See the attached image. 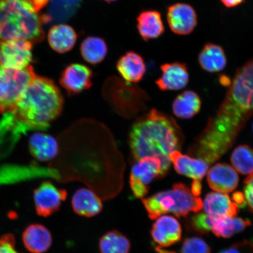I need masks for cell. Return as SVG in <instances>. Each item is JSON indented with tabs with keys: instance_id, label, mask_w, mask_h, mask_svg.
<instances>
[{
	"instance_id": "25",
	"label": "cell",
	"mask_w": 253,
	"mask_h": 253,
	"mask_svg": "<svg viewBox=\"0 0 253 253\" xmlns=\"http://www.w3.org/2000/svg\"><path fill=\"white\" fill-rule=\"evenodd\" d=\"M201 100L194 91L187 90L177 96L173 103L174 115L178 118L188 119L193 118L199 112Z\"/></svg>"
},
{
	"instance_id": "35",
	"label": "cell",
	"mask_w": 253,
	"mask_h": 253,
	"mask_svg": "<svg viewBox=\"0 0 253 253\" xmlns=\"http://www.w3.org/2000/svg\"><path fill=\"white\" fill-rule=\"evenodd\" d=\"M191 191L195 197H198L201 194L202 183L200 181H194L191 185Z\"/></svg>"
},
{
	"instance_id": "40",
	"label": "cell",
	"mask_w": 253,
	"mask_h": 253,
	"mask_svg": "<svg viewBox=\"0 0 253 253\" xmlns=\"http://www.w3.org/2000/svg\"></svg>"
},
{
	"instance_id": "2",
	"label": "cell",
	"mask_w": 253,
	"mask_h": 253,
	"mask_svg": "<svg viewBox=\"0 0 253 253\" xmlns=\"http://www.w3.org/2000/svg\"><path fill=\"white\" fill-rule=\"evenodd\" d=\"M128 141L132 163L146 157H157L167 173L171 164L170 155L181 147L183 134L174 119L153 109L135 120Z\"/></svg>"
},
{
	"instance_id": "24",
	"label": "cell",
	"mask_w": 253,
	"mask_h": 253,
	"mask_svg": "<svg viewBox=\"0 0 253 253\" xmlns=\"http://www.w3.org/2000/svg\"><path fill=\"white\" fill-rule=\"evenodd\" d=\"M198 60L204 70L218 72L223 70L227 64V59L224 50L216 44H206L199 53Z\"/></svg>"
},
{
	"instance_id": "27",
	"label": "cell",
	"mask_w": 253,
	"mask_h": 253,
	"mask_svg": "<svg viewBox=\"0 0 253 253\" xmlns=\"http://www.w3.org/2000/svg\"><path fill=\"white\" fill-rule=\"evenodd\" d=\"M251 224V221L249 220L241 217H215L211 230L217 237L230 238L242 232Z\"/></svg>"
},
{
	"instance_id": "16",
	"label": "cell",
	"mask_w": 253,
	"mask_h": 253,
	"mask_svg": "<svg viewBox=\"0 0 253 253\" xmlns=\"http://www.w3.org/2000/svg\"><path fill=\"white\" fill-rule=\"evenodd\" d=\"M170 159L177 172L194 181H201L208 170L209 164L205 161L182 154L178 150L170 154Z\"/></svg>"
},
{
	"instance_id": "22",
	"label": "cell",
	"mask_w": 253,
	"mask_h": 253,
	"mask_svg": "<svg viewBox=\"0 0 253 253\" xmlns=\"http://www.w3.org/2000/svg\"><path fill=\"white\" fill-rule=\"evenodd\" d=\"M78 40V35L74 28L66 24L54 25L50 28L47 40L53 50L59 53L70 51Z\"/></svg>"
},
{
	"instance_id": "26",
	"label": "cell",
	"mask_w": 253,
	"mask_h": 253,
	"mask_svg": "<svg viewBox=\"0 0 253 253\" xmlns=\"http://www.w3.org/2000/svg\"><path fill=\"white\" fill-rule=\"evenodd\" d=\"M108 47L103 39L97 37H88L82 42L81 53L85 61L91 65L102 62L107 54Z\"/></svg>"
},
{
	"instance_id": "9",
	"label": "cell",
	"mask_w": 253,
	"mask_h": 253,
	"mask_svg": "<svg viewBox=\"0 0 253 253\" xmlns=\"http://www.w3.org/2000/svg\"><path fill=\"white\" fill-rule=\"evenodd\" d=\"M33 43L24 40L8 41L0 44V64L8 68L23 69L33 61Z\"/></svg>"
},
{
	"instance_id": "33",
	"label": "cell",
	"mask_w": 253,
	"mask_h": 253,
	"mask_svg": "<svg viewBox=\"0 0 253 253\" xmlns=\"http://www.w3.org/2000/svg\"><path fill=\"white\" fill-rule=\"evenodd\" d=\"M244 197L250 208L253 211V174L249 175L245 179Z\"/></svg>"
},
{
	"instance_id": "11",
	"label": "cell",
	"mask_w": 253,
	"mask_h": 253,
	"mask_svg": "<svg viewBox=\"0 0 253 253\" xmlns=\"http://www.w3.org/2000/svg\"><path fill=\"white\" fill-rule=\"evenodd\" d=\"M167 18L173 33L186 36L192 33L198 24L197 13L192 6L176 3L167 9Z\"/></svg>"
},
{
	"instance_id": "32",
	"label": "cell",
	"mask_w": 253,
	"mask_h": 253,
	"mask_svg": "<svg viewBox=\"0 0 253 253\" xmlns=\"http://www.w3.org/2000/svg\"><path fill=\"white\" fill-rule=\"evenodd\" d=\"M15 245L13 234H5L0 237V253H20L16 250Z\"/></svg>"
},
{
	"instance_id": "4",
	"label": "cell",
	"mask_w": 253,
	"mask_h": 253,
	"mask_svg": "<svg viewBox=\"0 0 253 253\" xmlns=\"http://www.w3.org/2000/svg\"><path fill=\"white\" fill-rule=\"evenodd\" d=\"M40 11L32 0H0V44L8 41H42V25L50 18L40 15Z\"/></svg>"
},
{
	"instance_id": "37",
	"label": "cell",
	"mask_w": 253,
	"mask_h": 253,
	"mask_svg": "<svg viewBox=\"0 0 253 253\" xmlns=\"http://www.w3.org/2000/svg\"><path fill=\"white\" fill-rule=\"evenodd\" d=\"M219 253H241L239 251V249L236 246H233L231 248L224 250V251L220 252Z\"/></svg>"
},
{
	"instance_id": "31",
	"label": "cell",
	"mask_w": 253,
	"mask_h": 253,
	"mask_svg": "<svg viewBox=\"0 0 253 253\" xmlns=\"http://www.w3.org/2000/svg\"><path fill=\"white\" fill-rule=\"evenodd\" d=\"M214 218L207 213L195 214L191 219L192 228L199 233H208L212 229Z\"/></svg>"
},
{
	"instance_id": "12",
	"label": "cell",
	"mask_w": 253,
	"mask_h": 253,
	"mask_svg": "<svg viewBox=\"0 0 253 253\" xmlns=\"http://www.w3.org/2000/svg\"><path fill=\"white\" fill-rule=\"evenodd\" d=\"M150 232L158 248H167L181 240L182 227L175 217L162 215L155 221Z\"/></svg>"
},
{
	"instance_id": "19",
	"label": "cell",
	"mask_w": 253,
	"mask_h": 253,
	"mask_svg": "<svg viewBox=\"0 0 253 253\" xmlns=\"http://www.w3.org/2000/svg\"><path fill=\"white\" fill-rule=\"evenodd\" d=\"M117 69L121 77L129 84L141 81L146 72V66L142 56L138 53L129 51L119 59Z\"/></svg>"
},
{
	"instance_id": "18",
	"label": "cell",
	"mask_w": 253,
	"mask_h": 253,
	"mask_svg": "<svg viewBox=\"0 0 253 253\" xmlns=\"http://www.w3.org/2000/svg\"><path fill=\"white\" fill-rule=\"evenodd\" d=\"M73 210L79 216L91 217L99 214L103 210L102 198L90 189L77 190L72 199Z\"/></svg>"
},
{
	"instance_id": "10",
	"label": "cell",
	"mask_w": 253,
	"mask_h": 253,
	"mask_svg": "<svg viewBox=\"0 0 253 253\" xmlns=\"http://www.w3.org/2000/svg\"><path fill=\"white\" fill-rule=\"evenodd\" d=\"M93 71L81 63H72L66 67L59 79V84L69 96H75L92 86Z\"/></svg>"
},
{
	"instance_id": "7",
	"label": "cell",
	"mask_w": 253,
	"mask_h": 253,
	"mask_svg": "<svg viewBox=\"0 0 253 253\" xmlns=\"http://www.w3.org/2000/svg\"><path fill=\"white\" fill-rule=\"evenodd\" d=\"M36 76L31 65L18 70L0 64V113L13 112L22 94Z\"/></svg>"
},
{
	"instance_id": "36",
	"label": "cell",
	"mask_w": 253,
	"mask_h": 253,
	"mask_svg": "<svg viewBox=\"0 0 253 253\" xmlns=\"http://www.w3.org/2000/svg\"><path fill=\"white\" fill-rule=\"evenodd\" d=\"M220 1L226 7L232 8L242 4L245 0H220Z\"/></svg>"
},
{
	"instance_id": "14",
	"label": "cell",
	"mask_w": 253,
	"mask_h": 253,
	"mask_svg": "<svg viewBox=\"0 0 253 253\" xmlns=\"http://www.w3.org/2000/svg\"><path fill=\"white\" fill-rule=\"evenodd\" d=\"M167 174L159 158L146 157L133 163L129 181L148 186L154 180L163 178Z\"/></svg>"
},
{
	"instance_id": "20",
	"label": "cell",
	"mask_w": 253,
	"mask_h": 253,
	"mask_svg": "<svg viewBox=\"0 0 253 253\" xmlns=\"http://www.w3.org/2000/svg\"><path fill=\"white\" fill-rule=\"evenodd\" d=\"M203 208L206 213L214 217H235L239 211L238 206L231 201L229 195L217 192L206 196Z\"/></svg>"
},
{
	"instance_id": "17",
	"label": "cell",
	"mask_w": 253,
	"mask_h": 253,
	"mask_svg": "<svg viewBox=\"0 0 253 253\" xmlns=\"http://www.w3.org/2000/svg\"><path fill=\"white\" fill-rule=\"evenodd\" d=\"M22 240L25 248L31 253H45L52 244L51 233L39 223L28 226L22 234Z\"/></svg>"
},
{
	"instance_id": "29",
	"label": "cell",
	"mask_w": 253,
	"mask_h": 253,
	"mask_svg": "<svg viewBox=\"0 0 253 253\" xmlns=\"http://www.w3.org/2000/svg\"><path fill=\"white\" fill-rule=\"evenodd\" d=\"M231 163L237 172L242 175H252L253 174V149L249 145H239L233 151Z\"/></svg>"
},
{
	"instance_id": "28",
	"label": "cell",
	"mask_w": 253,
	"mask_h": 253,
	"mask_svg": "<svg viewBox=\"0 0 253 253\" xmlns=\"http://www.w3.org/2000/svg\"><path fill=\"white\" fill-rule=\"evenodd\" d=\"M100 253H129L131 243L118 230H111L101 237L99 243Z\"/></svg>"
},
{
	"instance_id": "5",
	"label": "cell",
	"mask_w": 253,
	"mask_h": 253,
	"mask_svg": "<svg viewBox=\"0 0 253 253\" xmlns=\"http://www.w3.org/2000/svg\"><path fill=\"white\" fill-rule=\"evenodd\" d=\"M142 202L151 220L169 213L185 217L190 213L198 212L203 208L201 199L195 197L191 190L181 183H175L171 189L142 198Z\"/></svg>"
},
{
	"instance_id": "23",
	"label": "cell",
	"mask_w": 253,
	"mask_h": 253,
	"mask_svg": "<svg viewBox=\"0 0 253 253\" xmlns=\"http://www.w3.org/2000/svg\"><path fill=\"white\" fill-rule=\"evenodd\" d=\"M137 29L145 41L156 39L164 33L165 27L160 12L156 10L142 11L137 19Z\"/></svg>"
},
{
	"instance_id": "34",
	"label": "cell",
	"mask_w": 253,
	"mask_h": 253,
	"mask_svg": "<svg viewBox=\"0 0 253 253\" xmlns=\"http://www.w3.org/2000/svg\"><path fill=\"white\" fill-rule=\"evenodd\" d=\"M234 202L239 207H245L246 205V201L244 195L241 192H236L233 195Z\"/></svg>"
},
{
	"instance_id": "39",
	"label": "cell",
	"mask_w": 253,
	"mask_h": 253,
	"mask_svg": "<svg viewBox=\"0 0 253 253\" xmlns=\"http://www.w3.org/2000/svg\"><path fill=\"white\" fill-rule=\"evenodd\" d=\"M104 1H105L107 2L110 3V2H115V1H117V0H104Z\"/></svg>"
},
{
	"instance_id": "13",
	"label": "cell",
	"mask_w": 253,
	"mask_h": 253,
	"mask_svg": "<svg viewBox=\"0 0 253 253\" xmlns=\"http://www.w3.org/2000/svg\"><path fill=\"white\" fill-rule=\"evenodd\" d=\"M207 181L213 191L226 194L233 191L237 187L239 177L232 166L227 164L218 163L208 170Z\"/></svg>"
},
{
	"instance_id": "8",
	"label": "cell",
	"mask_w": 253,
	"mask_h": 253,
	"mask_svg": "<svg viewBox=\"0 0 253 253\" xmlns=\"http://www.w3.org/2000/svg\"><path fill=\"white\" fill-rule=\"evenodd\" d=\"M68 197L65 189H59L49 181H44L34 191L36 212L40 216L47 217L58 211L63 202Z\"/></svg>"
},
{
	"instance_id": "38",
	"label": "cell",
	"mask_w": 253,
	"mask_h": 253,
	"mask_svg": "<svg viewBox=\"0 0 253 253\" xmlns=\"http://www.w3.org/2000/svg\"><path fill=\"white\" fill-rule=\"evenodd\" d=\"M156 251L159 253H177L172 251H167V250H164L163 248H158V247L156 248Z\"/></svg>"
},
{
	"instance_id": "3",
	"label": "cell",
	"mask_w": 253,
	"mask_h": 253,
	"mask_svg": "<svg viewBox=\"0 0 253 253\" xmlns=\"http://www.w3.org/2000/svg\"><path fill=\"white\" fill-rule=\"evenodd\" d=\"M64 100L54 82L36 76L25 90L13 112L30 127L45 129L61 115Z\"/></svg>"
},
{
	"instance_id": "6",
	"label": "cell",
	"mask_w": 253,
	"mask_h": 253,
	"mask_svg": "<svg viewBox=\"0 0 253 253\" xmlns=\"http://www.w3.org/2000/svg\"><path fill=\"white\" fill-rule=\"evenodd\" d=\"M103 95L109 105L123 118L130 119L146 108L149 97L136 85L116 77L109 78L104 84Z\"/></svg>"
},
{
	"instance_id": "21",
	"label": "cell",
	"mask_w": 253,
	"mask_h": 253,
	"mask_svg": "<svg viewBox=\"0 0 253 253\" xmlns=\"http://www.w3.org/2000/svg\"><path fill=\"white\" fill-rule=\"evenodd\" d=\"M30 153L36 160L46 162L55 159L59 153L58 141L52 135L36 132L29 140Z\"/></svg>"
},
{
	"instance_id": "1",
	"label": "cell",
	"mask_w": 253,
	"mask_h": 253,
	"mask_svg": "<svg viewBox=\"0 0 253 253\" xmlns=\"http://www.w3.org/2000/svg\"><path fill=\"white\" fill-rule=\"evenodd\" d=\"M253 115V58L236 71L228 92L216 115L189 150L209 164L219 160L235 143Z\"/></svg>"
},
{
	"instance_id": "15",
	"label": "cell",
	"mask_w": 253,
	"mask_h": 253,
	"mask_svg": "<svg viewBox=\"0 0 253 253\" xmlns=\"http://www.w3.org/2000/svg\"><path fill=\"white\" fill-rule=\"evenodd\" d=\"M161 77L156 83L163 91L178 90L184 88L188 84L189 75L185 63L173 62L161 66Z\"/></svg>"
},
{
	"instance_id": "30",
	"label": "cell",
	"mask_w": 253,
	"mask_h": 253,
	"mask_svg": "<svg viewBox=\"0 0 253 253\" xmlns=\"http://www.w3.org/2000/svg\"><path fill=\"white\" fill-rule=\"evenodd\" d=\"M180 253H211V248L200 237H191L183 241Z\"/></svg>"
}]
</instances>
